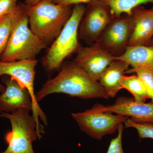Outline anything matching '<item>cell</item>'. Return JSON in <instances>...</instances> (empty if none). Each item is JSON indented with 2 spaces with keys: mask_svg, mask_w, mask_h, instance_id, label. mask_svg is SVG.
I'll return each instance as SVG.
<instances>
[{
  "mask_svg": "<svg viewBox=\"0 0 153 153\" xmlns=\"http://www.w3.org/2000/svg\"><path fill=\"white\" fill-rule=\"evenodd\" d=\"M54 93H63L82 99L110 98L99 82L74 61L65 64L54 78L44 83L36 94L38 102Z\"/></svg>",
  "mask_w": 153,
  "mask_h": 153,
  "instance_id": "6da1fadb",
  "label": "cell"
},
{
  "mask_svg": "<svg viewBox=\"0 0 153 153\" xmlns=\"http://www.w3.org/2000/svg\"><path fill=\"white\" fill-rule=\"evenodd\" d=\"M30 29L47 45L59 36L71 16L72 6H63L44 1L30 7L25 4Z\"/></svg>",
  "mask_w": 153,
  "mask_h": 153,
  "instance_id": "7a4b0ae2",
  "label": "cell"
},
{
  "mask_svg": "<svg viewBox=\"0 0 153 153\" xmlns=\"http://www.w3.org/2000/svg\"><path fill=\"white\" fill-rule=\"evenodd\" d=\"M85 9L84 4L74 5L72 8L71 16L42 59V64L47 71L59 69L64 60L81 46L78 41L79 29Z\"/></svg>",
  "mask_w": 153,
  "mask_h": 153,
  "instance_id": "3957f363",
  "label": "cell"
},
{
  "mask_svg": "<svg viewBox=\"0 0 153 153\" xmlns=\"http://www.w3.org/2000/svg\"><path fill=\"white\" fill-rule=\"evenodd\" d=\"M30 111L21 108L12 114L1 113L0 117L7 118L10 121L12 130L5 136L7 147L0 153H36L33 143L41 140L42 135L38 131L37 123Z\"/></svg>",
  "mask_w": 153,
  "mask_h": 153,
  "instance_id": "277c9868",
  "label": "cell"
},
{
  "mask_svg": "<svg viewBox=\"0 0 153 153\" xmlns=\"http://www.w3.org/2000/svg\"><path fill=\"white\" fill-rule=\"evenodd\" d=\"M29 17L26 14L15 25L1 61L11 62L36 59L47 45L29 27Z\"/></svg>",
  "mask_w": 153,
  "mask_h": 153,
  "instance_id": "5b68a950",
  "label": "cell"
},
{
  "mask_svg": "<svg viewBox=\"0 0 153 153\" xmlns=\"http://www.w3.org/2000/svg\"><path fill=\"white\" fill-rule=\"evenodd\" d=\"M38 62L36 59L11 62L0 60V76L9 75L11 79L16 80L21 86L27 89L33 101V117L37 123L38 132L42 134L44 133V128L40 124L39 119L45 125L48 123L47 117L38 104L34 91L36 68Z\"/></svg>",
  "mask_w": 153,
  "mask_h": 153,
  "instance_id": "8992f818",
  "label": "cell"
},
{
  "mask_svg": "<svg viewBox=\"0 0 153 153\" xmlns=\"http://www.w3.org/2000/svg\"><path fill=\"white\" fill-rule=\"evenodd\" d=\"M71 116L82 131L98 140L105 136L114 134L117 131L120 126L129 118L127 117L98 110L94 106L84 112L72 113Z\"/></svg>",
  "mask_w": 153,
  "mask_h": 153,
  "instance_id": "52a82bcc",
  "label": "cell"
},
{
  "mask_svg": "<svg viewBox=\"0 0 153 153\" xmlns=\"http://www.w3.org/2000/svg\"><path fill=\"white\" fill-rule=\"evenodd\" d=\"M115 18L109 7L98 0L88 3L79 25V38L89 45L94 44Z\"/></svg>",
  "mask_w": 153,
  "mask_h": 153,
  "instance_id": "ba28073f",
  "label": "cell"
},
{
  "mask_svg": "<svg viewBox=\"0 0 153 153\" xmlns=\"http://www.w3.org/2000/svg\"><path fill=\"white\" fill-rule=\"evenodd\" d=\"M133 27V21L130 16L115 18L97 42L115 57H120L128 47Z\"/></svg>",
  "mask_w": 153,
  "mask_h": 153,
  "instance_id": "9c48e42d",
  "label": "cell"
},
{
  "mask_svg": "<svg viewBox=\"0 0 153 153\" xmlns=\"http://www.w3.org/2000/svg\"><path fill=\"white\" fill-rule=\"evenodd\" d=\"M76 53L73 61L98 81L105 70L115 60L114 56L97 42L88 47L80 46Z\"/></svg>",
  "mask_w": 153,
  "mask_h": 153,
  "instance_id": "30bf717a",
  "label": "cell"
},
{
  "mask_svg": "<svg viewBox=\"0 0 153 153\" xmlns=\"http://www.w3.org/2000/svg\"><path fill=\"white\" fill-rule=\"evenodd\" d=\"M97 109L127 117L136 122L153 124V102H137L131 97H119L113 104L104 105L96 104Z\"/></svg>",
  "mask_w": 153,
  "mask_h": 153,
  "instance_id": "8fae6325",
  "label": "cell"
},
{
  "mask_svg": "<svg viewBox=\"0 0 153 153\" xmlns=\"http://www.w3.org/2000/svg\"><path fill=\"white\" fill-rule=\"evenodd\" d=\"M4 92L0 94V112L12 113L21 108L33 109V101L29 91L16 80L5 79Z\"/></svg>",
  "mask_w": 153,
  "mask_h": 153,
  "instance_id": "7c38bea8",
  "label": "cell"
},
{
  "mask_svg": "<svg viewBox=\"0 0 153 153\" xmlns=\"http://www.w3.org/2000/svg\"><path fill=\"white\" fill-rule=\"evenodd\" d=\"M130 16L134 27L128 47L148 46L153 37V7L147 9L142 5L138 6L132 11Z\"/></svg>",
  "mask_w": 153,
  "mask_h": 153,
  "instance_id": "4fadbf2b",
  "label": "cell"
},
{
  "mask_svg": "<svg viewBox=\"0 0 153 153\" xmlns=\"http://www.w3.org/2000/svg\"><path fill=\"white\" fill-rule=\"evenodd\" d=\"M115 59L126 62L131 68L142 69L153 75V47L149 46H129L125 52Z\"/></svg>",
  "mask_w": 153,
  "mask_h": 153,
  "instance_id": "5bb4252c",
  "label": "cell"
},
{
  "mask_svg": "<svg viewBox=\"0 0 153 153\" xmlns=\"http://www.w3.org/2000/svg\"><path fill=\"white\" fill-rule=\"evenodd\" d=\"M129 65L123 60L115 59L106 68L99 80L110 97H114L122 89V77L129 68Z\"/></svg>",
  "mask_w": 153,
  "mask_h": 153,
  "instance_id": "9a60e30c",
  "label": "cell"
},
{
  "mask_svg": "<svg viewBox=\"0 0 153 153\" xmlns=\"http://www.w3.org/2000/svg\"><path fill=\"white\" fill-rule=\"evenodd\" d=\"M27 14L25 4H20L13 13L0 18V60L15 25L23 16Z\"/></svg>",
  "mask_w": 153,
  "mask_h": 153,
  "instance_id": "2e32d148",
  "label": "cell"
},
{
  "mask_svg": "<svg viewBox=\"0 0 153 153\" xmlns=\"http://www.w3.org/2000/svg\"><path fill=\"white\" fill-rule=\"evenodd\" d=\"M123 89H126L132 94L137 102H145L150 99L144 82L137 74L123 75L120 81Z\"/></svg>",
  "mask_w": 153,
  "mask_h": 153,
  "instance_id": "e0dca14e",
  "label": "cell"
},
{
  "mask_svg": "<svg viewBox=\"0 0 153 153\" xmlns=\"http://www.w3.org/2000/svg\"><path fill=\"white\" fill-rule=\"evenodd\" d=\"M108 6L115 18L120 17L123 14L130 16L132 11L138 6L151 3L153 0H98Z\"/></svg>",
  "mask_w": 153,
  "mask_h": 153,
  "instance_id": "ac0fdd59",
  "label": "cell"
},
{
  "mask_svg": "<svg viewBox=\"0 0 153 153\" xmlns=\"http://www.w3.org/2000/svg\"><path fill=\"white\" fill-rule=\"evenodd\" d=\"M126 128H134L137 131L140 139H153V124L149 123L136 122L129 118L124 123Z\"/></svg>",
  "mask_w": 153,
  "mask_h": 153,
  "instance_id": "d6986e66",
  "label": "cell"
},
{
  "mask_svg": "<svg viewBox=\"0 0 153 153\" xmlns=\"http://www.w3.org/2000/svg\"><path fill=\"white\" fill-rule=\"evenodd\" d=\"M126 74H135L141 78L146 88L149 98L153 102V75L151 72L142 69L129 68Z\"/></svg>",
  "mask_w": 153,
  "mask_h": 153,
  "instance_id": "ffe728a7",
  "label": "cell"
},
{
  "mask_svg": "<svg viewBox=\"0 0 153 153\" xmlns=\"http://www.w3.org/2000/svg\"><path fill=\"white\" fill-rule=\"evenodd\" d=\"M123 128V124H122L118 129L117 136L111 141L106 153H124L122 146Z\"/></svg>",
  "mask_w": 153,
  "mask_h": 153,
  "instance_id": "44dd1931",
  "label": "cell"
},
{
  "mask_svg": "<svg viewBox=\"0 0 153 153\" xmlns=\"http://www.w3.org/2000/svg\"><path fill=\"white\" fill-rule=\"evenodd\" d=\"M18 0H0V18L11 13L16 9Z\"/></svg>",
  "mask_w": 153,
  "mask_h": 153,
  "instance_id": "7402d4cb",
  "label": "cell"
},
{
  "mask_svg": "<svg viewBox=\"0 0 153 153\" xmlns=\"http://www.w3.org/2000/svg\"><path fill=\"white\" fill-rule=\"evenodd\" d=\"M93 0H52L57 4L63 6H72L78 4H84L90 2Z\"/></svg>",
  "mask_w": 153,
  "mask_h": 153,
  "instance_id": "603a6c76",
  "label": "cell"
},
{
  "mask_svg": "<svg viewBox=\"0 0 153 153\" xmlns=\"http://www.w3.org/2000/svg\"><path fill=\"white\" fill-rule=\"evenodd\" d=\"M44 1H52V0H25V4L30 7L36 5Z\"/></svg>",
  "mask_w": 153,
  "mask_h": 153,
  "instance_id": "cb8c5ba5",
  "label": "cell"
},
{
  "mask_svg": "<svg viewBox=\"0 0 153 153\" xmlns=\"http://www.w3.org/2000/svg\"><path fill=\"white\" fill-rule=\"evenodd\" d=\"M5 90V86H4V85H2L1 83H0V92L1 94L3 93V92H4Z\"/></svg>",
  "mask_w": 153,
  "mask_h": 153,
  "instance_id": "d4e9b609",
  "label": "cell"
},
{
  "mask_svg": "<svg viewBox=\"0 0 153 153\" xmlns=\"http://www.w3.org/2000/svg\"><path fill=\"white\" fill-rule=\"evenodd\" d=\"M148 46L153 47V38H152V39H151L149 43Z\"/></svg>",
  "mask_w": 153,
  "mask_h": 153,
  "instance_id": "484cf974",
  "label": "cell"
}]
</instances>
